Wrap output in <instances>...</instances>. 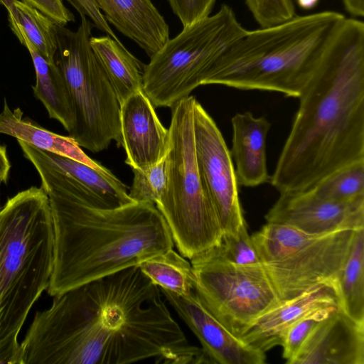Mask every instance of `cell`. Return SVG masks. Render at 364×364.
Wrapping results in <instances>:
<instances>
[{"label": "cell", "mask_w": 364, "mask_h": 364, "mask_svg": "<svg viewBox=\"0 0 364 364\" xmlns=\"http://www.w3.org/2000/svg\"><path fill=\"white\" fill-rule=\"evenodd\" d=\"M23 364H207L138 265L53 296L21 343Z\"/></svg>", "instance_id": "cell-1"}, {"label": "cell", "mask_w": 364, "mask_h": 364, "mask_svg": "<svg viewBox=\"0 0 364 364\" xmlns=\"http://www.w3.org/2000/svg\"><path fill=\"white\" fill-rule=\"evenodd\" d=\"M299 98L270 183L308 191L364 160V23L346 18L326 43Z\"/></svg>", "instance_id": "cell-2"}, {"label": "cell", "mask_w": 364, "mask_h": 364, "mask_svg": "<svg viewBox=\"0 0 364 364\" xmlns=\"http://www.w3.org/2000/svg\"><path fill=\"white\" fill-rule=\"evenodd\" d=\"M48 198L53 226V267L47 291L55 296L173 248L161 213L151 203L99 208L58 179L45 152L18 141Z\"/></svg>", "instance_id": "cell-3"}, {"label": "cell", "mask_w": 364, "mask_h": 364, "mask_svg": "<svg viewBox=\"0 0 364 364\" xmlns=\"http://www.w3.org/2000/svg\"><path fill=\"white\" fill-rule=\"evenodd\" d=\"M345 18L325 11L247 31L220 57L208 85L299 97L331 36Z\"/></svg>", "instance_id": "cell-4"}, {"label": "cell", "mask_w": 364, "mask_h": 364, "mask_svg": "<svg viewBox=\"0 0 364 364\" xmlns=\"http://www.w3.org/2000/svg\"><path fill=\"white\" fill-rule=\"evenodd\" d=\"M48 196L32 186L0 209V346L18 342L27 316L48 289L53 267Z\"/></svg>", "instance_id": "cell-5"}, {"label": "cell", "mask_w": 364, "mask_h": 364, "mask_svg": "<svg viewBox=\"0 0 364 364\" xmlns=\"http://www.w3.org/2000/svg\"><path fill=\"white\" fill-rule=\"evenodd\" d=\"M188 96L171 107L166 154V190L155 204L180 255L192 258L218 245L223 231L203 188L195 150L193 110Z\"/></svg>", "instance_id": "cell-6"}, {"label": "cell", "mask_w": 364, "mask_h": 364, "mask_svg": "<svg viewBox=\"0 0 364 364\" xmlns=\"http://www.w3.org/2000/svg\"><path fill=\"white\" fill-rule=\"evenodd\" d=\"M246 30L232 9L183 27L144 65L142 90L156 107H173L200 85H208L220 57Z\"/></svg>", "instance_id": "cell-7"}, {"label": "cell", "mask_w": 364, "mask_h": 364, "mask_svg": "<svg viewBox=\"0 0 364 364\" xmlns=\"http://www.w3.org/2000/svg\"><path fill=\"white\" fill-rule=\"evenodd\" d=\"M75 31L55 23L54 61L66 82L75 114L69 132L91 152L106 149L112 141L122 146L120 102L108 75L90 46L92 23L85 16Z\"/></svg>", "instance_id": "cell-8"}, {"label": "cell", "mask_w": 364, "mask_h": 364, "mask_svg": "<svg viewBox=\"0 0 364 364\" xmlns=\"http://www.w3.org/2000/svg\"><path fill=\"white\" fill-rule=\"evenodd\" d=\"M355 229L309 234L267 223L252 238L279 300L322 283L335 282Z\"/></svg>", "instance_id": "cell-9"}, {"label": "cell", "mask_w": 364, "mask_h": 364, "mask_svg": "<svg viewBox=\"0 0 364 364\" xmlns=\"http://www.w3.org/2000/svg\"><path fill=\"white\" fill-rule=\"evenodd\" d=\"M190 260L200 300L239 338L260 316L281 301L262 264H231L212 249Z\"/></svg>", "instance_id": "cell-10"}, {"label": "cell", "mask_w": 364, "mask_h": 364, "mask_svg": "<svg viewBox=\"0 0 364 364\" xmlns=\"http://www.w3.org/2000/svg\"><path fill=\"white\" fill-rule=\"evenodd\" d=\"M193 130L196 161L203 188L223 235L235 233L246 223L232 156L215 122L197 100Z\"/></svg>", "instance_id": "cell-11"}, {"label": "cell", "mask_w": 364, "mask_h": 364, "mask_svg": "<svg viewBox=\"0 0 364 364\" xmlns=\"http://www.w3.org/2000/svg\"><path fill=\"white\" fill-rule=\"evenodd\" d=\"M267 223L288 225L309 234L364 227V199L339 202L311 191L282 193L265 215Z\"/></svg>", "instance_id": "cell-12"}, {"label": "cell", "mask_w": 364, "mask_h": 364, "mask_svg": "<svg viewBox=\"0 0 364 364\" xmlns=\"http://www.w3.org/2000/svg\"><path fill=\"white\" fill-rule=\"evenodd\" d=\"M160 289L163 296L196 336L211 363H265V353L248 345L225 328L203 304L196 289L186 295Z\"/></svg>", "instance_id": "cell-13"}, {"label": "cell", "mask_w": 364, "mask_h": 364, "mask_svg": "<svg viewBox=\"0 0 364 364\" xmlns=\"http://www.w3.org/2000/svg\"><path fill=\"white\" fill-rule=\"evenodd\" d=\"M119 119L125 163L132 168H144L166 155L168 128L161 124L143 90L131 94L121 102Z\"/></svg>", "instance_id": "cell-14"}, {"label": "cell", "mask_w": 364, "mask_h": 364, "mask_svg": "<svg viewBox=\"0 0 364 364\" xmlns=\"http://www.w3.org/2000/svg\"><path fill=\"white\" fill-rule=\"evenodd\" d=\"M291 364H364V323L336 308L312 331Z\"/></svg>", "instance_id": "cell-15"}, {"label": "cell", "mask_w": 364, "mask_h": 364, "mask_svg": "<svg viewBox=\"0 0 364 364\" xmlns=\"http://www.w3.org/2000/svg\"><path fill=\"white\" fill-rule=\"evenodd\" d=\"M328 306H339L335 282L318 284L299 295L280 301L260 316L240 337L264 353L281 346L287 330L311 311Z\"/></svg>", "instance_id": "cell-16"}, {"label": "cell", "mask_w": 364, "mask_h": 364, "mask_svg": "<svg viewBox=\"0 0 364 364\" xmlns=\"http://www.w3.org/2000/svg\"><path fill=\"white\" fill-rule=\"evenodd\" d=\"M105 18L151 58L169 39V27L151 0H94Z\"/></svg>", "instance_id": "cell-17"}, {"label": "cell", "mask_w": 364, "mask_h": 364, "mask_svg": "<svg viewBox=\"0 0 364 364\" xmlns=\"http://www.w3.org/2000/svg\"><path fill=\"white\" fill-rule=\"evenodd\" d=\"M231 122L230 154L239 186L255 187L269 182L266 141L271 124L264 117H256L251 112L235 114Z\"/></svg>", "instance_id": "cell-18"}, {"label": "cell", "mask_w": 364, "mask_h": 364, "mask_svg": "<svg viewBox=\"0 0 364 364\" xmlns=\"http://www.w3.org/2000/svg\"><path fill=\"white\" fill-rule=\"evenodd\" d=\"M0 134L11 136L42 151L80 161L99 171H109L90 158L69 135L53 133L28 118L23 119L21 109L17 107L11 110L6 98L0 113Z\"/></svg>", "instance_id": "cell-19"}, {"label": "cell", "mask_w": 364, "mask_h": 364, "mask_svg": "<svg viewBox=\"0 0 364 364\" xmlns=\"http://www.w3.org/2000/svg\"><path fill=\"white\" fill-rule=\"evenodd\" d=\"M21 34L22 45L28 49L36 72L33 94L43 103L49 117L58 121L69 133L75 124V114L64 77L55 61L44 58Z\"/></svg>", "instance_id": "cell-20"}, {"label": "cell", "mask_w": 364, "mask_h": 364, "mask_svg": "<svg viewBox=\"0 0 364 364\" xmlns=\"http://www.w3.org/2000/svg\"><path fill=\"white\" fill-rule=\"evenodd\" d=\"M90 46L111 80L121 102L142 90L144 65L121 43L111 36L93 37Z\"/></svg>", "instance_id": "cell-21"}, {"label": "cell", "mask_w": 364, "mask_h": 364, "mask_svg": "<svg viewBox=\"0 0 364 364\" xmlns=\"http://www.w3.org/2000/svg\"><path fill=\"white\" fill-rule=\"evenodd\" d=\"M336 287L339 307L355 321L364 323V227L354 230Z\"/></svg>", "instance_id": "cell-22"}, {"label": "cell", "mask_w": 364, "mask_h": 364, "mask_svg": "<svg viewBox=\"0 0 364 364\" xmlns=\"http://www.w3.org/2000/svg\"><path fill=\"white\" fill-rule=\"evenodd\" d=\"M45 153L56 165L97 198L103 208H114L134 201L129 196L126 186L110 171L103 172L67 157L48 151Z\"/></svg>", "instance_id": "cell-23"}, {"label": "cell", "mask_w": 364, "mask_h": 364, "mask_svg": "<svg viewBox=\"0 0 364 364\" xmlns=\"http://www.w3.org/2000/svg\"><path fill=\"white\" fill-rule=\"evenodd\" d=\"M138 266L160 289L177 294H189L196 287L191 263L173 248L155 255Z\"/></svg>", "instance_id": "cell-24"}, {"label": "cell", "mask_w": 364, "mask_h": 364, "mask_svg": "<svg viewBox=\"0 0 364 364\" xmlns=\"http://www.w3.org/2000/svg\"><path fill=\"white\" fill-rule=\"evenodd\" d=\"M308 191L320 198L339 202L364 199V160L334 171Z\"/></svg>", "instance_id": "cell-25"}, {"label": "cell", "mask_w": 364, "mask_h": 364, "mask_svg": "<svg viewBox=\"0 0 364 364\" xmlns=\"http://www.w3.org/2000/svg\"><path fill=\"white\" fill-rule=\"evenodd\" d=\"M16 9L18 30L44 58L54 62L57 49L55 23L41 11L22 1L16 0Z\"/></svg>", "instance_id": "cell-26"}, {"label": "cell", "mask_w": 364, "mask_h": 364, "mask_svg": "<svg viewBox=\"0 0 364 364\" xmlns=\"http://www.w3.org/2000/svg\"><path fill=\"white\" fill-rule=\"evenodd\" d=\"M134 174L129 196L136 202L156 204L164 194L167 181L166 155L144 168H132Z\"/></svg>", "instance_id": "cell-27"}, {"label": "cell", "mask_w": 364, "mask_h": 364, "mask_svg": "<svg viewBox=\"0 0 364 364\" xmlns=\"http://www.w3.org/2000/svg\"><path fill=\"white\" fill-rule=\"evenodd\" d=\"M211 249L219 257L231 264H262L252 236L247 232L246 224L235 233L223 234L220 244Z\"/></svg>", "instance_id": "cell-28"}, {"label": "cell", "mask_w": 364, "mask_h": 364, "mask_svg": "<svg viewBox=\"0 0 364 364\" xmlns=\"http://www.w3.org/2000/svg\"><path fill=\"white\" fill-rule=\"evenodd\" d=\"M337 307L315 309L297 320L287 330L281 344L283 348L282 356L287 363H291L312 331Z\"/></svg>", "instance_id": "cell-29"}, {"label": "cell", "mask_w": 364, "mask_h": 364, "mask_svg": "<svg viewBox=\"0 0 364 364\" xmlns=\"http://www.w3.org/2000/svg\"><path fill=\"white\" fill-rule=\"evenodd\" d=\"M183 27L210 15L217 0H167Z\"/></svg>", "instance_id": "cell-30"}, {"label": "cell", "mask_w": 364, "mask_h": 364, "mask_svg": "<svg viewBox=\"0 0 364 364\" xmlns=\"http://www.w3.org/2000/svg\"><path fill=\"white\" fill-rule=\"evenodd\" d=\"M23 2L36 9L55 23L64 26L75 21V16L67 9L62 0H22Z\"/></svg>", "instance_id": "cell-31"}, {"label": "cell", "mask_w": 364, "mask_h": 364, "mask_svg": "<svg viewBox=\"0 0 364 364\" xmlns=\"http://www.w3.org/2000/svg\"><path fill=\"white\" fill-rule=\"evenodd\" d=\"M80 16L88 17L94 27L117 41H119L94 0H67Z\"/></svg>", "instance_id": "cell-32"}, {"label": "cell", "mask_w": 364, "mask_h": 364, "mask_svg": "<svg viewBox=\"0 0 364 364\" xmlns=\"http://www.w3.org/2000/svg\"><path fill=\"white\" fill-rule=\"evenodd\" d=\"M0 364H23L21 343H9L0 346Z\"/></svg>", "instance_id": "cell-33"}, {"label": "cell", "mask_w": 364, "mask_h": 364, "mask_svg": "<svg viewBox=\"0 0 364 364\" xmlns=\"http://www.w3.org/2000/svg\"><path fill=\"white\" fill-rule=\"evenodd\" d=\"M16 0H0V4L6 7L9 14V21L10 27L13 33L16 35L18 41L21 42L22 41V34L18 30L16 26L17 11L16 9Z\"/></svg>", "instance_id": "cell-34"}, {"label": "cell", "mask_w": 364, "mask_h": 364, "mask_svg": "<svg viewBox=\"0 0 364 364\" xmlns=\"http://www.w3.org/2000/svg\"><path fill=\"white\" fill-rule=\"evenodd\" d=\"M11 164L7 157L6 147L0 144V186L2 183H6Z\"/></svg>", "instance_id": "cell-35"}, {"label": "cell", "mask_w": 364, "mask_h": 364, "mask_svg": "<svg viewBox=\"0 0 364 364\" xmlns=\"http://www.w3.org/2000/svg\"><path fill=\"white\" fill-rule=\"evenodd\" d=\"M346 10L352 16H364V0H341Z\"/></svg>", "instance_id": "cell-36"}, {"label": "cell", "mask_w": 364, "mask_h": 364, "mask_svg": "<svg viewBox=\"0 0 364 364\" xmlns=\"http://www.w3.org/2000/svg\"><path fill=\"white\" fill-rule=\"evenodd\" d=\"M319 0H296L297 4L304 9H311L314 8Z\"/></svg>", "instance_id": "cell-37"}, {"label": "cell", "mask_w": 364, "mask_h": 364, "mask_svg": "<svg viewBox=\"0 0 364 364\" xmlns=\"http://www.w3.org/2000/svg\"><path fill=\"white\" fill-rule=\"evenodd\" d=\"M1 205H0V209H1Z\"/></svg>", "instance_id": "cell-38"}]
</instances>
